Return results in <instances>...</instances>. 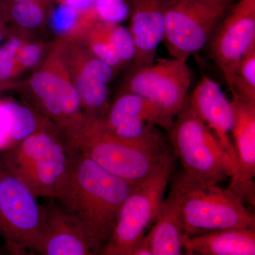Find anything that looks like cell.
<instances>
[{
    "label": "cell",
    "instance_id": "9c48e42d",
    "mask_svg": "<svg viewBox=\"0 0 255 255\" xmlns=\"http://www.w3.org/2000/svg\"><path fill=\"white\" fill-rule=\"evenodd\" d=\"M21 179L0 161V236L11 253L33 252L43 226V206Z\"/></svg>",
    "mask_w": 255,
    "mask_h": 255
},
{
    "label": "cell",
    "instance_id": "7402d4cb",
    "mask_svg": "<svg viewBox=\"0 0 255 255\" xmlns=\"http://www.w3.org/2000/svg\"><path fill=\"white\" fill-rule=\"evenodd\" d=\"M6 23L20 29L35 30L45 23L48 8L36 0L25 1L6 6Z\"/></svg>",
    "mask_w": 255,
    "mask_h": 255
},
{
    "label": "cell",
    "instance_id": "1f68e13d",
    "mask_svg": "<svg viewBox=\"0 0 255 255\" xmlns=\"http://www.w3.org/2000/svg\"><path fill=\"white\" fill-rule=\"evenodd\" d=\"M38 2L41 3L42 4L44 5L46 7L48 8L51 4L52 0H36Z\"/></svg>",
    "mask_w": 255,
    "mask_h": 255
},
{
    "label": "cell",
    "instance_id": "3957f363",
    "mask_svg": "<svg viewBox=\"0 0 255 255\" xmlns=\"http://www.w3.org/2000/svg\"><path fill=\"white\" fill-rule=\"evenodd\" d=\"M75 151L52 128L18 142L2 159L36 197L56 199L68 181Z\"/></svg>",
    "mask_w": 255,
    "mask_h": 255
},
{
    "label": "cell",
    "instance_id": "4dcf8cb0",
    "mask_svg": "<svg viewBox=\"0 0 255 255\" xmlns=\"http://www.w3.org/2000/svg\"><path fill=\"white\" fill-rule=\"evenodd\" d=\"M31 1V0H1L4 7L10 5L18 4V3L25 2V1Z\"/></svg>",
    "mask_w": 255,
    "mask_h": 255
},
{
    "label": "cell",
    "instance_id": "5b68a950",
    "mask_svg": "<svg viewBox=\"0 0 255 255\" xmlns=\"http://www.w3.org/2000/svg\"><path fill=\"white\" fill-rule=\"evenodd\" d=\"M177 201L186 236L229 228H255V216L230 189L201 184L185 174L170 189Z\"/></svg>",
    "mask_w": 255,
    "mask_h": 255
},
{
    "label": "cell",
    "instance_id": "8992f818",
    "mask_svg": "<svg viewBox=\"0 0 255 255\" xmlns=\"http://www.w3.org/2000/svg\"><path fill=\"white\" fill-rule=\"evenodd\" d=\"M169 133L184 173L194 182L218 184L236 173V164L187 102L176 116Z\"/></svg>",
    "mask_w": 255,
    "mask_h": 255
},
{
    "label": "cell",
    "instance_id": "277c9868",
    "mask_svg": "<svg viewBox=\"0 0 255 255\" xmlns=\"http://www.w3.org/2000/svg\"><path fill=\"white\" fill-rule=\"evenodd\" d=\"M24 92L31 107L54 124L75 150V142L87 118L56 43L26 82Z\"/></svg>",
    "mask_w": 255,
    "mask_h": 255
},
{
    "label": "cell",
    "instance_id": "e0dca14e",
    "mask_svg": "<svg viewBox=\"0 0 255 255\" xmlns=\"http://www.w3.org/2000/svg\"><path fill=\"white\" fill-rule=\"evenodd\" d=\"M182 248L189 255H255V228H229L185 236Z\"/></svg>",
    "mask_w": 255,
    "mask_h": 255
},
{
    "label": "cell",
    "instance_id": "ba28073f",
    "mask_svg": "<svg viewBox=\"0 0 255 255\" xmlns=\"http://www.w3.org/2000/svg\"><path fill=\"white\" fill-rule=\"evenodd\" d=\"M228 5L222 0H167L163 41L169 55L187 61L204 48Z\"/></svg>",
    "mask_w": 255,
    "mask_h": 255
},
{
    "label": "cell",
    "instance_id": "f546056e",
    "mask_svg": "<svg viewBox=\"0 0 255 255\" xmlns=\"http://www.w3.org/2000/svg\"><path fill=\"white\" fill-rule=\"evenodd\" d=\"M0 24H6V13L5 8L1 0H0Z\"/></svg>",
    "mask_w": 255,
    "mask_h": 255
},
{
    "label": "cell",
    "instance_id": "2e32d148",
    "mask_svg": "<svg viewBox=\"0 0 255 255\" xmlns=\"http://www.w3.org/2000/svg\"><path fill=\"white\" fill-rule=\"evenodd\" d=\"M167 0H132L129 31L135 46L132 68L155 62L156 51L165 33Z\"/></svg>",
    "mask_w": 255,
    "mask_h": 255
},
{
    "label": "cell",
    "instance_id": "e575fe53",
    "mask_svg": "<svg viewBox=\"0 0 255 255\" xmlns=\"http://www.w3.org/2000/svg\"><path fill=\"white\" fill-rule=\"evenodd\" d=\"M1 85H0V89H1Z\"/></svg>",
    "mask_w": 255,
    "mask_h": 255
},
{
    "label": "cell",
    "instance_id": "83f0119b",
    "mask_svg": "<svg viewBox=\"0 0 255 255\" xmlns=\"http://www.w3.org/2000/svg\"><path fill=\"white\" fill-rule=\"evenodd\" d=\"M95 0H64L63 3L73 6L75 9L82 10L90 7Z\"/></svg>",
    "mask_w": 255,
    "mask_h": 255
},
{
    "label": "cell",
    "instance_id": "9a60e30c",
    "mask_svg": "<svg viewBox=\"0 0 255 255\" xmlns=\"http://www.w3.org/2000/svg\"><path fill=\"white\" fill-rule=\"evenodd\" d=\"M186 102L213 132L237 167L236 150L231 139L233 114L231 102L219 84L204 75Z\"/></svg>",
    "mask_w": 255,
    "mask_h": 255
},
{
    "label": "cell",
    "instance_id": "603a6c76",
    "mask_svg": "<svg viewBox=\"0 0 255 255\" xmlns=\"http://www.w3.org/2000/svg\"><path fill=\"white\" fill-rule=\"evenodd\" d=\"M8 40L0 46V85L9 87L11 80L19 75L16 53L23 41V37L9 32Z\"/></svg>",
    "mask_w": 255,
    "mask_h": 255
},
{
    "label": "cell",
    "instance_id": "5bb4252c",
    "mask_svg": "<svg viewBox=\"0 0 255 255\" xmlns=\"http://www.w3.org/2000/svg\"><path fill=\"white\" fill-rule=\"evenodd\" d=\"M44 217L33 253L42 255H100V248L58 204L43 206Z\"/></svg>",
    "mask_w": 255,
    "mask_h": 255
},
{
    "label": "cell",
    "instance_id": "7c38bea8",
    "mask_svg": "<svg viewBox=\"0 0 255 255\" xmlns=\"http://www.w3.org/2000/svg\"><path fill=\"white\" fill-rule=\"evenodd\" d=\"M210 43V55L228 87L242 58L255 43V0H238L225 14Z\"/></svg>",
    "mask_w": 255,
    "mask_h": 255
},
{
    "label": "cell",
    "instance_id": "d6a6232c",
    "mask_svg": "<svg viewBox=\"0 0 255 255\" xmlns=\"http://www.w3.org/2000/svg\"><path fill=\"white\" fill-rule=\"evenodd\" d=\"M222 1H224V2H226V4H229L230 3L232 2L233 0H222Z\"/></svg>",
    "mask_w": 255,
    "mask_h": 255
},
{
    "label": "cell",
    "instance_id": "4fadbf2b",
    "mask_svg": "<svg viewBox=\"0 0 255 255\" xmlns=\"http://www.w3.org/2000/svg\"><path fill=\"white\" fill-rule=\"evenodd\" d=\"M231 135L237 170L231 177L229 189L245 204L255 207V104L233 97Z\"/></svg>",
    "mask_w": 255,
    "mask_h": 255
},
{
    "label": "cell",
    "instance_id": "44dd1931",
    "mask_svg": "<svg viewBox=\"0 0 255 255\" xmlns=\"http://www.w3.org/2000/svg\"><path fill=\"white\" fill-rule=\"evenodd\" d=\"M230 90L233 97L255 104V43L238 63Z\"/></svg>",
    "mask_w": 255,
    "mask_h": 255
},
{
    "label": "cell",
    "instance_id": "d4e9b609",
    "mask_svg": "<svg viewBox=\"0 0 255 255\" xmlns=\"http://www.w3.org/2000/svg\"><path fill=\"white\" fill-rule=\"evenodd\" d=\"M93 8L100 21L112 24H119L130 14L124 0H95Z\"/></svg>",
    "mask_w": 255,
    "mask_h": 255
},
{
    "label": "cell",
    "instance_id": "cb8c5ba5",
    "mask_svg": "<svg viewBox=\"0 0 255 255\" xmlns=\"http://www.w3.org/2000/svg\"><path fill=\"white\" fill-rule=\"evenodd\" d=\"M80 10L73 6L60 3L52 9L49 16L51 29L56 34L63 37L69 36L75 30L78 23Z\"/></svg>",
    "mask_w": 255,
    "mask_h": 255
},
{
    "label": "cell",
    "instance_id": "8fae6325",
    "mask_svg": "<svg viewBox=\"0 0 255 255\" xmlns=\"http://www.w3.org/2000/svg\"><path fill=\"white\" fill-rule=\"evenodd\" d=\"M105 131L132 141H165L155 127L168 130L172 125L150 101L130 92L119 94L105 117L92 119Z\"/></svg>",
    "mask_w": 255,
    "mask_h": 255
},
{
    "label": "cell",
    "instance_id": "ac0fdd59",
    "mask_svg": "<svg viewBox=\"0 0 255 255\" xmlns=\"http://www.w3.org/2000/svg\"><path fill=\"white\" fill-rule=\"evenodd\" d=\"M153 226L145 233L152 255H180L184 232L180 211L172 194L164 199Z\"/></svg>",
    "mask_w": 255,
    "mask_h": 255
},
{
    "label": "cell",
    "instance_id": "ffe728a7",
    "mask_svg": "<svg viewBox=\"0 0 255 255\" xmlns=\"http://www.w3.org/2000/svg\"><path fill=\"white\" fill-rule=\"evenodd\" d=\"M0 105L7 117L10 142H19L35 132L56 128L30 106L19 105L11 100L0 102Z\"/></svg>",
    "mask_w": 255,
    "mask_h": 255
},
{
    "label": "cell",
    "instance_id": "52a82bcc",
    "mask_svg": "<svg viewBox=\"0 0 255 255\" xmlns=\"http://www.w3.org/2000/svg\"><path fill=\"white\" fill-rule=\"evenodd\" d=\"M173 163L172 157L153 175L135 186L124 202L112 236L101 255H132L137 243L155 221Z\"/></svg>",
    "mask_w": 255,
    "mask_h": 255
},
{
    "label": "cell",
    "instance_id": "7a4b0ae2",
    "mask_svg": "<svg viewBox=\"0 0 255 255\" xmlns=\"http://www.w3.org/2000/svg\"><path fill=\"white\" fill-rule=\"evenodd\" d=\"M75 150L116 177L133 184L150 178L172 158L165 141L144 142L121 138L86 120Z\"/></svg>",
    "mask_w": 255,
    "mask_h": 255
},
{
    "label": "cell",
    "instance_id": "30bf717a",
    "mask_svg": "<svg viewBox=\"0 0 255 255\" xmlns=\"http://www.w3.org/2000/svg\"><path fill=\"white\" fill-rule=\"evenodd\" d=\"M191 83L187 61L159 58L151 65L132 68L121 93L130 92L150 101L173 123L185 103Z\"/></svg>",
    "mask_w": 255,
    "mask_h": 255
},
{
    "label": "cell",
    "instance_id": "4316f807",
    "mask_svg": "<svg viewBox=\"0 0 255 255\" xmlns=\"http://www.w3.org/2000/svg\"><path fill=\"white\" fill-rule=\"evenodd\" d=\"M45 46L43 43L25 41L23 40L16 53L18 72L36 68L44 56Z\"/></svg>",
    "mask_w": 255,
    "mask_h": 255
},
{
    "label": "cell",
    "instance_id": "836d02e7",
    "mask_svg": "<svg viewBox=\"0 0 255 255\" xmlns=\"http://www.w3.org/2000/svg\"><path fill=\"white\" fill-rule=\"evenodd\" d=\"M58 1H59L60 3H63L64 0H58Z\"/></svg>",
    "mask_w": 255,
    "mask_h": 255
},
{
    "label": "cell",
    "instance_id": "6da1fadb",
    "mask_svg": "<svg viewBox=\"0 0 255 255\" xmlns=\"http://www.w3.org/2000/svg\"><path fill=\"white\" fill-rule=\"evenodd\" d=\"M136 185L110 174L76 150L68 181L55 199L102 253L124 202Z\"/></svg>",
    "mask_w": 255,
    "mask_h": 255
},
{
    "label": "cell",
    "instance_id": "f1b7e54d",
    "mask_svg": "<svg viewBox=\"0 0 255 255\" xmlns=\"http://www.w3.org/2000/svg\"><path fill=\"white\" fill-rule=\"evenodd\" d=\"M9 36V30L6 25L0 24V43Z\"/></svg>",
    "mask_w": 255,
    "mask_h": 255
},
{
    "label": "cell",
    "instance_id": "d6986e66",
    "mask_svg": "<svg viewBox=\"0 0 255 255\" xmlns=\"http://www.w3.org/2000/svg\"><path fill=\"white\" fill-rule=\"evenodd\" d=\"M65 63L87 119H100L105 117L110 107L107 84L75 65Z\"/></svg>",
    "mask_w": 255,
    "mask_h": 255
},
{
    "label": "cell",
    "instance_id": "484cf974",
    "mask_svg": "<svg viewBox=\"0 0 255 255\" xmlns=\"http://www.w3.org/2000/svg\"><path fill=\"white\" fill-rule=\"evenodd\" d=\"M112 41L116 53L123 66L132 63L135 55V46L129 30L122 25H114L112 30Z\"/></svg>",
    "mask_w": 255,
    "mask_h": 255
}]
</instances>
